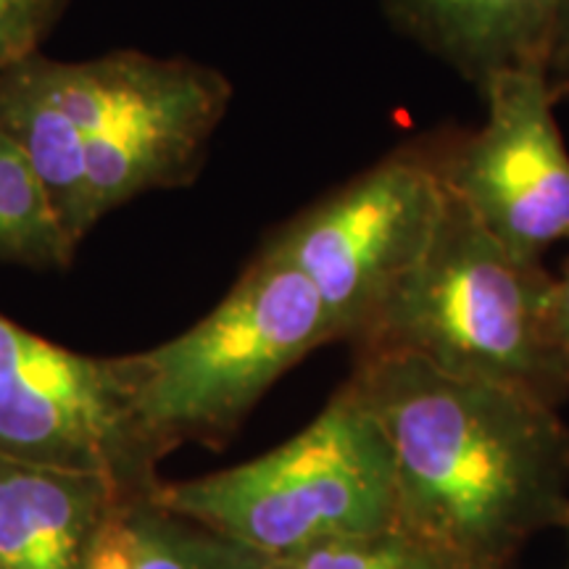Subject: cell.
<instances>
[{
  "instance_id": "cell-14",
  "label": "cell",
  "mask_w": 569,
  "mask_h": 569,
  "mask_svg": "<svg viewBox=\"0 0 569 569\" xmlns=\"http://www.w3.org/2000/svg\"><path fill=\"white\" fill-rule=\"evenodd\" d=\"M267 569H451L425 551L401 530L377 536L340 538L311 546L282 559H269Z\"/></svg>"
},
{
  "instance_id": "cell-18",
  "label": "cell",
  "mask_w": 569,
  "mask_h": 569,
  "mask_svg": "<svg viewBox=\"0 0 569 569\" xmlns=\"http://www.w3.org/2000/svg\"><path fill=\"white\" fill-rule=\"evenodd\" d=\"M567 532H569V525H567Z\"/></svg>"
},
{
  "instance_id": "cell-17",
  "label": "cell",
  "mask_w": 569,
  "mask_h": 569,
  "mask_svg": "<svg viewBox=\"0 0 569 569\" xmlns=\"http://www.w3.org/2000/svg\"><path fill=\"white\" fill-rule=\"evenodd\" d=\"M553 82H557V90H559V96H561V101H565V98H569V59L561 63V67L553 71Z\"/></svg>"
},
{
  "instance_id": "cell-7",
  "label": "cell",
  "mask_w": 569,
  "mask_h": 569,
  "mask_svg": "<svg viewBox=\"0 0 569 569\" xmlns=\"http://www.w3.org/2000/svg\"><path fill=\"white\" fill-rule=\"evenodd\" d=\"M0 453L27 465L96 472L134 496L161 486L167 451L134 407L130 356L56 346L0 315Z\"/></svg>"
},
{
  "instance_id": "cell-15",
  "label": "cell",
  "mask_w": 569,
  "mask_h": 569,
  "mask_svg": "<svg viewBox=\"0 0 569 569\" xmlns=\"http://www.w3.org/2000/svg\"><path fill=\"white\" fill-rule=\"evenodd\" d=\"M71 0H0V71L40 53Z\"/></svg>"
},
{
  "instance_id": "cell-5",
  "label": "cell",
  "mask_w": 569,
  "mask_h": 569,
  "mask_svg": "<svg viewBox=\"0 0 569 569\" xmlns=\"http://www.w3.org/2000/svg\"><path fill=\"white\" fill-rule=\"evenodd\" d=\"M446 203L436 142L425 134L293 213L261 246L311 282L336 343L356 348L427 253Z\"/></svg>"
},
{
  "instance_id": "cell-3",
  "label": "cell",
  "mask_w": 569,
  "mask_h": 569,
  "mask_svg": "<svg viewBox=\"0 0 569 569\" xmlns=\"http://www.w3.org/2000/svg\"><path fill=\"white\" fill-rule=\"evenodd\" d=\"M153 498L267 561L398 530L393 453L351 380L264 457L203 478L161 480Z\"/></svg>"
},
{
  "instance_id": "cell-2",
  "label": "cell",
  "mask_w": 569,
  "mask_h": 569,
  "mask_svg": "<svg viewBox=\"0 0 569 569\" xmlns=\"http://www.w3.org/2000/svg\"><path fill=\"white\" fill-rule=\"evenodd\" d=\"M553 284L543 261L507 251L448 193L430 248L353 353H415L559 409L569 361L553 330Z\"/></svg>"
},
{
  "instance_id": "cell-12",
  "label": "cell",
  "mask_w": 569,
  "mask_h": 569,
  "mask_svg": "<svg viewBox=\"0 0 569 569\" xmlns=\"http://www.w3.org/2000/svg\"><path fill=\"white\" fill-rule=\"evenodd\" d=\"M153 493L124 498L90 569H267L264 557L163 509Z\"/></svg>"
},
{
  "instance_id": "cell-10",
  "label": "cell",
  "mask_w": 569,
  "mask_h": 569,
  "mask_svg": "<svg viewBox=\"0 0 569 569\" xmlns=\"http://www.w3.org/2000/svg\"><path fill=\"white\" fill-rule=\"evenodd\" d=\"M130 496L106 475L0 453V569H90L113 511Z\"/></svg>"
},
{
  "instance_id": "cell-6",
  "label": "cell",
  "mask_w": 569,
  "mask_h": 569,
  "mask_svg": "<svg viewBox=\"0 0 569 569\" xmlns=\"http://www.w3.org/2000/svg\"><path fill=\"white\" fill-rule=\"evenodd\" d=\"M48 71L88 142L98 222L146 193L193 184L232 103L230 80L193 59L111 51L48 59Z\"/></svg>"
},
{
  "instance_id": "cell-16",
  "label": "cell",
  "mask_w": 569,
  "mask_h": 569,
  "mask_svg": "<svg viewBox=\"0 0 569 569\" xmlns=\"http://www.w3.org/2000/svg\"><path fill=\"white\" fill-rule=\"evenodd\" d=\"M553 330H557V340L569 361V264L553 284Z\"/></svg>"
},
{
  "instance_id": "cell-8",
  "label": "cell",
  "mask_w": 569,
  "mask_h": 569,
  "mask_svg": "<svg viewBox=\"0 0 569 569\" xmlns=\"http://www.w3.org/2000/svg\"><path fill=\"white\" fill-rule=\"evenodd\" d=\"M478 130L432 132L446 190L525 261L569 240V151L557 82L546 69L498 71L480 88Z\"/></svg>"
},
{
  "instance_id": "cell-4",
  "label": "cell",
  "mask_w": 569,
  "mask_h": 569,
  "mask_svg": "<svg viewBox=\"0 0 569 569\" xmlns=\"http://www.w3.org/2000/svg\"><path fill=\"white\" fill-rule=\"evenodd\" d=\"M336 343L317 290L261 246L227 296L167 343L130 356L134 407L163 451L230 438L284 372Z\"/></svg>"
},
{
  "instance_id": "cell-11",
  "label": "cell",
  "mask_w": 569,
  "mask_h": 569,
  "mask_svg": "<svg viewBox=\"0 0 569 569\" xmlns=\"http://www.w3.org/2000/svg\"><path fill=\"white\" fill-rule=\"evenodd\" d=\"M0 134L32 167L77 248L96 230L88 142L53 88L48 56L0 71Z\"/></svg>"
},
{
  "instance_id": "cell-13",
  "label": "cell",
  "mask_w": 569,
  "mask_h": 569,
  "mask_svg": "<svg viewBox=\"0 0 569 569\" xmlns=\"http://www.w3.org/2000/svg\"><path fill=\"white\" fill-rule=\"evenodd\" d=\"M77 256L32 167L0 134V264L67 269Z\"/></svg>"
},
{
  "instance_id": "cell-9",
  "label": "cell",
  "mask_w": 569,
  "mask_h": 569,
  "mask_svg": "<svg viewBox=\"0 0 569 569\" xmlns=\"http://www.w3.org/2000/svg\"><path fill=\"white\" fill-rule=\"evenodd\" d=\"M398 32L482 88L507 69L569 59V0H382Z\"/></svg>"
},
{
  "instance_id": "cell-1",
  "label": "cell",
  "mask_w": 569,
  "mask_h": 569,
  "mask_svg": "<svg viewBox=\"0 0 569 569\" xmlns=\"http://www.w3.org/2000/svg\"><path fill=\"white\" fill-rule=\"evenodd\" d=\"M353 382L386 432L398 530L451 569H509L569 525V425L519 390L415 353H353Z\"/></svg>"
}]
</instances>
